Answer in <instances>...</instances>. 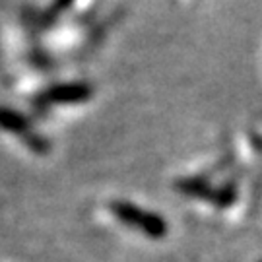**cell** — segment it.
<instances>
[{
	"instance_id": "obj_1",
	"label": "cell",
	"mask_w": 262,
	"mask_h": 262,
	"mask_svg": "<svg viewBox=\"0 0 262 262\" xmlns=\"http://www.w3.org/2000/svg\"><path fill=\"white\" fill-rule=\"evenodd\" d=\"M111 208L121 222L140 229V231H144L150 237H163L165 231H167V225L159 215L146 212V210L134 206L130 202H115Z\"/></svg>"
},
{
	"instance_id": "obj_2",
	"label": "cell",
	"mask_w": 262,
	"mask_h": 262,
	"mask_svg": "<svg viewBox=\"0 0 262 262\" xmlns=\"http://www.w3.org/2000/svg\"><path fill=\"white\" fill-rule=\"evenodd\" d=\"M94 95V88L85 82H72V84H56L49 90L41 92L37 97L39 103H82Z\"/></svg>"
},
{
	"instance_id": "obj_3",
	"label": "cell",
	"mask_w": 262,
	"mask_h": 262,
	"mask_svg": "<svg viewBox=\"0 0 262 262\" xmlns=\"http://www.w3.org/2000/svg\"><path fill=\"white\" fill-rule=\"evenodd\" d=\"M0 126L10 132H16V134L26 136L28 144L31 148H35V150H47V142L43 140L41 136L29 134L28 121H26V117H21L19 113L12 111V109H6V107H0Z\"/></svg>"
},
{
	"instance_id": "obj_4",
	"label": "cell",
	"mask_w": 262,
	"mask_h": 262,
	"mask_svg": "<svg viewBox=\"0 0 262 262\" xmlns=\"http://www.w3.org/2000/svg\"><path fill=\"white\" fill-rule=\"evenodd\" d=\"M72 2L74 0H55V4H53V8H51V14H60V12H64L72 6Z\"/></svg>"
}]
</instances>
